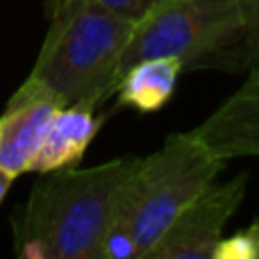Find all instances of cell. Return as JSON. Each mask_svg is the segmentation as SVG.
<instances>
[{
  "label": "cell",
  "mask_w": 259,
  "mask_h": 259,
  "mask_svg": "<svg viewBox=\"0 0 259 259\" xmlns=\"http://www.w3.org/2000/svg\"><path fill=\"white\" fill-rule=\"evenodd\" d=\"M141 157H118L94 168L44 173L16 228L25 259H100V248Z\"/></svg>",
  "instance_id": "obj_1"
},
{
  "label": "cell",
  "mask_w": 259,
  "mask_h": 259,
  "mask_svg": "<svg viewBox=\"0 0 259 259\" xmlns=\"http://www.w3.org/2000/svg\"><path fill=\"white\" fill-rule=\"evenodd\" d=\"M132 30L134 23L89 0L66 23L48 27L30 77L7 105L53 100L59 107L73 103L98 107L116 91V64Z\"/></svg>",
  "instance_id": "obj_2"
},
{
  "label": "cell",
  "mask_w": 259,
  "mask_h": 259,
  "mask_svg": "<svg viewBox=\"0 0 259 259\" xmlns=\"http://www.w3.org/2000/svg\"><path fill=\"white\" fill-rule=\"evenodd\" d=\"M228 159L189 132L170 134L159 150L141 157L121 198L112 228L125 232L137 259H146L180 211L219 180Z\"/></svg>",
  "instance_id": "obj_3"
},
{
  "label": "cell",
  "mask_w": 259,
  "mask_h": 259,
  "mask_svg": "<svg viewBox=\"0 0 259 259\" xmlns=\"http://www.w3.org/2000/svg\"><path fill=\"white\" fill-rule=\"evenodd\" d=\"M246 0H161L139 23L116 64V87L130 66L152 57L216 66L243 36ZM116 94V91H114Z\"/></svg>",
  "instance_id": "obj_4"
},
{
  "label": "cell",
  "mask_w": 259,
  "mask_h": 259,
  "mask_svg": "<svg viewBox=\"0 0 259 259\" xmlns=\"http://www.w3.org/2000/svg\"><path fill=\"white\" fill-rule=\"evenodd\" d=\"M246 182L243 173L225 182H211L180 211L146 259H214L230 219L243 202Z\"/></svg>",
  "instance_id": "obj_5"
},
{
  "label": "cell",
  "mask_w": 259,
  "mask_h": 259,
  "mask_svg": "<svg viewBox=\"0 0 259 259\" xmlns=\"http://www.w3.org/2000/svg\"><path fill=\"white\" fill-rule=\"evenodd\" d=\"M193 134L228 161L259 157V71L248 73L246 82L193 127Z\"/></svg>",
  "instance_id": "obj_6"
},
{
  "label": "cell",
  "mask_w": 259,
  "mask_h": 259,
  "mask_svg": "<svg viewBox=\"0 0 259 259\" xmlns=\"http://www.w3.org/2000/svg\"><path fill=\"white\" fill-rule=\"evenodd\" d=\"M100 130L96 107L91 103H73L59 107L46 130L44 143L34 157L30 173H53L80 164L87 148Z\"/></svg>",
  "instance_id": "obj_7"
},
{
  "label": "cell",
  "mask_w": 259,
  "mask_h": 259,
  "mask_svg": "<svg viewBox=\"0 0 259 259\" xmlns=\"http://www.w3.org/2000/svg\"><path fill=\"white\" fill-rule=\"evenodd\" d=\"M59 109L53 100H25L7 105L0 118V168L12 178L30 173L44 143L46 130Z\"/></svg>",
  "instance_id": "obj_8"
},
{
  "label": "cell",
  "mask_w": 259,
  "mask_h": 259,
  "mask_svg": "<svg viewBox=\"0 0 259 259\" xmlns=\"http://www.w3.org/2000/svg\"><path fill=\"white\" fill-rule=\"evenodd\" d=\"M184 66L170 57H152L130 66L116 87L118 105L141 114L159 112L178 89Z\"/></svg>",
  "instance_id": "obj_9"
},
{
  "label": "cell",
  "mask_w": 259,
  "mask_h": 259,
  "mask_svg": "<svg viewBox=\"0 0 259 259\" xmlns=\"http://www.w3.org/2000/svg\"><path fill=\"white\" fill-rule=\"evenodd\" d=\"M248 23L239 44L221 57L216 66L230 71H259V0H246Z\"/></svg>",
  "instance_id": "obj_10"
},
{
  "label": "cell",
  "mask_w": 259,
  "mask_h": 259,
  "mask_svg": "<svg viewBox=\"0 0 259 259\" xmlns=\"http://www.w3.org/2000/svg\"><path fill=\"white\" fill-rule=\"evenodd\" d=\"M96 5L105 7L107 12L125 18L130 23H139L148 12L157 7L161 0H94Z\"/></svg>",
  "instance_id": "obj_11"
},
{
  "label": "cell",
  "mask_w": 259,
  "mask_h": 259,
  "mask_svg": "<svg viewBox=\"0 0 259 259\" xmlns=\"http://www.w3.org/2000/svg\"><path fill=\"white\" fill-rule=\"evenodd\" d=\"M214 259H255L252 252V243L248 239L246 230L232 234V237H223L214 252Z\"/></svg>",
  "instance_id": "obj_12"
},
{
  "label": "cell",
  "mask_w": 259,
  "mask_h": 259,
  "mask_svg": "<svg viewBox=\"0 0 259 259\" xmlns=\"http://www.w3.org/2000/svg\"><path fill=\"white\" fill-rule=\"evenodd\" d=\"M89 0H46V16H48L50 25L48 27H55V25H62L66 23L77 9H82Z\"/></svg>",
  "instance_id": "obj_13"
},
{
  "label": "cell",
  "mask_w": 259,
  "mask_h": 259,
  "mask_svg": "<svg viewBox=\"0 0 259 259\" xmlns=\"http://www.w3.org/2000/svg\"><path fill=\"white\" fill-rule=\"evenodd\" d=\"M246 234H248V239H250V243H252V252H255V259H259V219L252 221V223L248 225V228H246Z\"/></svg>",
  "instance_id": "obj_14"
},
{
  "label": "cell",
  "mask_w": 259,
  "mask_h": 259,
  "mask_svg": "<svg viewBox=\"0 0 259 259\" xmlns=\"http://www.w3.org/2000/svg\"><path fill=\"white\" fill-rule=\"evenodd\" d=\"M16 178H12L9 173H5L3 168H0V205H3V200H5V196H7V191H9V187H12V182Z\"/></svg>",
  "instance_id": "obj_15"
}]
</instances>
